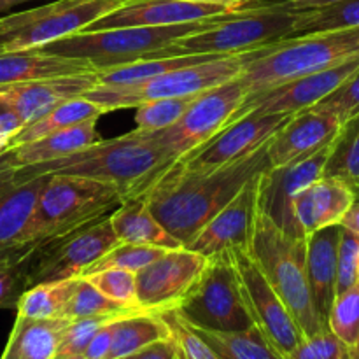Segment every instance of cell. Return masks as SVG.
<instances>
[{
	"label": "cell",
	"instance_id": "obj_1",
	"mask_svg": "<svg viewBox=\"0 0 359 359\" xmlns=\"http://www.w3.org/2000/svg\"><path fill=\"white\" fill-rule=\"evenodd\" d=\"M269 146L270 140L249 156L214 170L174 172L167 168L139 198L186 248L249 179L270 167Z\"/></svg>",
	"mask_w": 359,
	"mask_h": 359
},
{
	"label": "cell",
	"instance_id": "obj_2",
	"mask_svg": "<svg viewBox=\"0 0 359 359\" xmlns=\"http://www.w3.org/2000/svg\"><path fill=\"white\" fill-rule=\"evenodd\" d=\"M175 158L151 132H133L90 144L74 154L44 165L14 168L20 177L77 175L118 188L123 200L142 196L144 191L170 167Z\"/></svg>",
	"mask_w": 359,
	"mask_h": 359
},
{
	"label": "cell",
	"instance_id": "obj_3",
	"mask_svg": "<svg viewBox=\"0 0 359 359\" xmlns=\"http://www.w3.org/2000/svg\"><path fill=\"white\" fill-rule=\"evenodd\" d=\"M359 56V28L291 35L244 55L238 79L249 95Z\"/></svg>",
	"mask_w": 359,
	"mask_h": 359
},
{
	"label": "cell",
	"instance_id": "obj_4",
	"mask_svg": "<svg viewBox=\"0 0 359 359\" xmlns=\"http://www.w3.org/2000/svg\"><path fill=\"white\" fill-rule=\"evenodd\" d=\"M300 13L302 11L291 6L290 0H256L244 9L214 18L212 23L203 30L179 39L167 49L165 56L248 55L294 35V25Z\"/></svg>",
	"mask_w": 359,
	"mask_h": 359
},
{
	"label": "cell",
	"instance_id": "obj_5",
	"mask_svg": "<svg viewBox=\"0 0 359 359\" xmlns=\"http://www.w3.org/2000/svg\"><path fill=\"white\" fill-rule=\"evenodd\" d=\"M249 255L284 302L305 339L328 330L316 309L309 286L305 238L291 237L259 212Z\"/></svg>",
	"mask_w": 359,
	"mask_h": 359
},
{
	"label": "cell",
	"instance_id": "obj_6",
	"mask_svg": "<svg viewBox=\"0 0 359 359\" xmlns=\"http://www.w3.org/2000/svg\"><path fill=\"white\" fill-rule=\"evenodd\" d=\"M212 20L214 18L170 27H123L77 32L42 46L41 51L63 58L83 60L93 70H105L139 60L165 56L174 42L203 30Z\"/></svg>",
	"mask_w": 359,
	"mask_h": 359
},
{
	"label": "cell",
	"instance_id": "obj_7",
	"mask_svg": "<svg viewBox=\"0 0 359 359\" xmlns=\"http://www.w3.org/2000/svg\"><path fill=\"white\" fill-rule=\"evenodd\" d=\"M118 188L77 175H48L35 203L32 221L34 242L72 233L121 205Z\"/></svg>",
	"mask_w": 359,
	"mask_h": 359
},
{
	"label": "cell",
	"instance_id": "obj_8",
	"mask_svg": "<svg viewBox=\"0 0 359 359\" xmlns=\"http://www.w3.org/2000/svg\"><path fill=\"white\" fill-rule=\"evenodd\" d=\"M242 63H244V55L219 56L195 65L170 70L144 83L126 84V86L95 84L83 97L100 105L104 112L135 109L137 105L158 98L196 97L210 88H216L241 76Z\"/></svg>",
	"mask_w": 359,
	"mask_h": 359
},
{
	"label": "cell",
	"instance_id": "obj_9",
	"mask_svg": "<svg viewBox=\"0 0 359 359\" xmlns=\"http://www.w3.org/2000/svg\"><path fill=\"white\" fill-rule=\"evenodd\" d=\"M123 0H55L53 4L0 18V53L41 49L83 32Z\"/></svg>",
	"mask_w": 359,
	"mask_h": 359
},
{
	"label": "cell",
	"instance_id": "obj_10",
	"mask_svg": "<svg viewBox=\"0 0 359 359\" xmlns=\"http://www.w3.org/2000/svg\"><path fill=\"white\" fill-rule=\"evenodd\" d=\"M175 311L193 328L212 332H244L252 328L231 255L207 258L198 280Z\"/></svg>",
	"mask_w": 359,
	"mask_h": 359
},
{
	"label": "cell",
	"instance_id": "obj_11",
	"mask_svg": "<svg viewBox=\"0 0 359 359\" xmlns=\"http://www.w3.org/2000/svg\"><path fill=\"white\" fill-rule=\"evenodd\" d=\"M109 216L72 233L37 242L23 258L28 287L83 277L97 259L119 244Z\"/></svg>",
	"mask_w": 359,
	"mask_h": 359
},
{
	"label": "cell",
	"instance_id": "obj_12",
	"mask_svg": "<svg viewBox=\"0 0 359 359\" xmlns=\"http://www.w3.org/2000/svg\"><path fill=\"white\" fill-rule=\"evenodd\" d=\"M249 91L238 77L196 95L195 100L175 125L161 132H151L158 142L177 160L203 146L238 118Z\"/></svg>",
	"mask_w": 359,
	"mask_h": 359
},
{
	"label": "cell",
	"instance_id": "obj_13",
	"mask_svg": "<svg viewBox=\"0 0 359 359\" xmlns=\"http://www.w3.org/2000/svg\"><path fill=\"white\" fill-rule=\"evenodd\" d=\"M231 259L252 326H256L270 346L286 359L305 339L304 333L276 290L270 286L255 258L249 252H231Z\"/></svg>",
	"mask_w": 359,
	"mask_h": 359
},
{
	"label": "cell",
	"instance_id": "obj_14",
	"mask_svg": "<svg viewBox=\"0 0 359 359\" xmlns=\"http://www.w3.org/2000/svg\"><path fill=\"white\" fill-rule=\"evenodd\" d=\"M291 116L284 112H245L203 146L177 158L168 168L174 172H205L242 160L269 142Z\"/></svg>",
	"mask_w": 359,
	"mask_h": 359
},
{
	"label": "cell",
	"instance_id": "obj_15",
	"mask_svg": "<svg viewBox=\"0 0 359 359\" xmlns=\"http://www.w3.org/2000/svg\"><path fill=\"white\" fill-rule=\"evenodd\" d=\"M207 265L205 256L188 248L168 249L158 259L135 273L137 304L151 314L181 305Z\"/></svg>",
	"mask_w": 359,
	"mask_h": 359
},
{
	"label": "cell",
	"instance_id": "obj_16",
	"mask_svg": "<svg viewBox=\"0 0 359 359\" xmlns=\"http://www.w3.org/2000/svg\"><path fill=\"white\" fill-rule=\"evenodd\" d=\"M259 175L249 179L186 248L205 258L249 252L259 214Z\"/></svg>",
	"mask_w": 359,
	"mask_h": 359
},
{
	"label": "cell",
	"instance_id": "obj_17",
	"mask_svg": "<svg viewBox=\"0 0 359 359\" xmlns=\"http://www.w3.org/2000/svg\"><path fill=\"white\" fill-rule=\"evenodd\" d=\"M335 140V139H333ZM333 142L318 153L283 167H269L259 175V212L291 237H302L293 217L294 196L325 174Z\"/></svg>",
	"mask_w": 359,
	"mask_h": 359
},
{
	"label": "cell",
	"instance_id": "obj_18",
	"mask_svg": "<svg viewBox=\"0 0 359 359\" xmlns=\"http://www.w3.org/2000/svg\"><path fill=\"white\" fill-rule=\"evenodd\" d=\"M358 70L359 56L332 67V69L319 70V72L277 84L269 90L259 91V93L248 95L238 111V118L251 111L269 112V114H277V112L294 114V112L316 107L319 102L325 100L333 91L339 90L347 79H351Z\"/></svg>",
	"mask_w": 359,
	"mask_h": 359
},
{
	"label": "cell",
	"instance_id": "obj_19",
	"mask_svg": "<svg viewBox=\"0 0 359 359\" xmlns=\"http://www.w3.org/2000/svg\"><path fill=\"white\" fill-rule=\"evenodd\" d=\"M48 175L20 177L0 165V259L21 258L37 242L32 238L37 196Z\"/></svg>",
	"mask_w": 359,
	"mask_h": 359
},
{
	"label": "cell",
	"instance_id": "obj_20",
	"mask_svg": "<svg viewBox=\"0 0 359 359\" xmlns=\"http://www.w3.org/2000/svg\"><path fill=\"white\" fill-rule=\"evenodd\" d=\"M244 9V7H242ZM233 7L188 0H123L116 9L104 14L83 32L107 30L123 27H170L205 21L233 13Z\"/></svg>",
	"mask_w": 359,
	"mask_h": 359
},
{
	"label": "cell",
	"instance_id": "obj_21",
	"mask_svg": "<svg viewBox=\"0 0 359 359\" xmlns=\"http://www.w3.org/2000/svg\"><path fill=\"white\" fill-rule=\"evenodd\" d=\"M340 119L319 107L294 112L270 139V167H283L318 153L340 132Z\"/></svg>",
	"mask_w": 359,
	"mask_h": 359
},
{
	"label": "cell",
	"instance_id": "obj_22",
	"mask_svg": "<svg viewBox=\"0 0 359 359\" xmlns=\"http://www.w3.org/2000/svg\"><path fill=\"white\" fill-rule=\"evenodd\" d=\"M95 84H97V72L90 70V72L13 84L0 90V98L16 112L23 126H27L63 102L83 97Z\"/></svg>",
	"mask_w": 359,
	"mask_h": 359
},
{
	"label": "cell",
	"instance_id": "obj_23",
	"mask_svg": "<svg viewBox=\"0 0 359 359\" xmlns=\"http://www.w3.org/2000/svg\"><path fill=\"white\" fill-rule=\"evenodd\" d=\"M354 202V193L344 182L321 177L294 196V223L302 237H307L323 228L340 224Z\"/></svg>",
	"mask_w": 359,
	"mask_h": 359
},
{
	"label": "cell",
	"instance_id": "obj_24",
	"mask_svg": "<svg viewBox=\"0 0 359 359\" xmlns=\"http://www.w3.org/2000/svg\"><path fill=\"white\" fill-rule=\"evenodd\" d=\"M342 226L323 228L305 237V269L316 309L326 323L337 294V255Z\"/></svg>",
	"mask_w": 359,
	"mask_h": 359
},
{
	"label": "cell",
	"instance_id": "obj_25",
	"mask_svg": "<svg viewBox=\"0 0 359 359\" xmlns=\"http://www.w3.org/2000/svg\"><path fill=\"white\" fill-rule=\"evenodd\" d=\"M97 121H86L72 128L20 144L0 154V165L9 168L44 165L74 154L90 144L97 142Z\"/></svg>",
	"mask_w": 359,
	"mask_h": 359
},
{
	"label": "cell",
	"instance_id": "obj_26",
	"mask_svg": "<svg viewBox=\"0 0 359 359\" xmlns=\"http://www.w3.org/2000/svg\"><path fill=\"white\" fill-rule=\"evenodd\" d=\"M90 70L93 69L83 60L49 55L41 49L0 53V90L28 81L70 76Z\"/></svg>",
	"mask_w": 359,
	"mask_h": 359
},
{
	"label": "cell",
	"instance_id": "obj_27",
	"mask_svg": "<svg viewBox=\"0 0 359 359\" xmlns=\"http://www.w3.org/2000/svg\"><path fill=\"white\" fill-rule=\"evenodd\" d=\"M116 238L125 244L154 245L163 249L184 248L149 210L142 198H126L109 216Z\"/></svg>",
	"mask_w": 359,
	"mask_h": 359
},
{
	"label": "cell",
	"instance_id": "obj_28",
	"mask_svg": "<svg viewBox=\"0 0 359 359\" xmlns=\"http://www.w3.org/2000/svg\"><path fill=\"white\" fill-rule=\"evenodd\" d=\"M70 319L20 318L13 326L2 359H55Z\"/></svg>",
	"mask_w": 359,
	"mask_h": 359
},
{
	"label": "cell",
	"instance_id": "obj_29",
	"mask_svg": "<svg viewBox=\"0 0 359 359\" xmlns=\"http://www.w3.org/2000/svg\"><path fill=\"white\" fill-rule=\"evenodd\" d=\"M170 337V326L161 314L132 312L121 316L114 323L112 342L105 359H126Z\"/></svg>",
	"mask_w": 359,
	"mask_h": 359
},
{
	"label": "cell",
	"instance_id": "obj_30",
	"mask_svg": "<svg viewBox=\"0 0 359 359\" xmlns=\"http://www.w3.org/2000/svg\"><path fill=\"white\" fill-rule=\"evenodd\" d=\"M104 109L97 105L95 102L88 100L84 97L70 98V100L63 102L58 107L51 109L35 119L30 125L23 126L16 137L11 142V147L20 146V144L30 142V140L41 139V137L51 135L55 132H62V130L72 128V126L81 125L86 121H98L100 116H104ZM9 147V149H11Z\"/></svg>",
	"mask_w": 359,
	"mask_h": 359
},
{
	"label": "cell",
	"instance_id": "obj_31",
	"mask_svg": "<svg viewBox=\"0 0 359 359\" xmlns=\"http://www.w3.org/2000/svg\"><path fill=\"white\" fill-rule=\"evenodd\" d=\"M219 58L214 55H174V56H154V58L139 60V62L125 63V65L111 67L105 70H95L97 72V84L105 86H126V84L144 83L147 79L161 76L170 70L181 69V67L195 65V63L207 62V60Z\"/></svg>",
	"mask_w": 359,
	"mask_h": 359
},
{
	"label": "cell",
	"instance_id": "obj_32",
	"mask_svg": "<svg viewBox=\"0 0 359 359\" xmlns=\"http://www.w3.org/2000/svg\"><path fill=\"white\" fill-rule=\"evenodd\" d=\"M186 323V321H184ZM188 325V323H186ZM193 328V326H191ZM219 359H284L256 326L244 332H212L193 328Z\"/></svg>",
	"mask_w": 359,
	"mask_h": 359
},
{
	"label": "cell",
	"instance_id": "obj_33",
	"mask_svg": "<svg viewBox=\"0 0 359 359\" xmlns=\"http://www.w3.org/2000/svg\"><path fill=\"white\" fill-rule=\"evenodd\" d=\"M323 177L344 182L359 202V116H354L340 126Z\"/></svg>",
	"mask_w": 359,
	"mask_h": 359
},
{
	"label": "cell",
	"instance_id": "obj_34",
	"mask_svg": "<svg viewBox=\"0 0 359 359\" xmlns=\"http://www.w3.org/2000/svg\"><path fill=\"white\" fill-rule=\"evenodd\" d=\"M76 279L41 283L23 291L16 304L20 318L30 319H60L65 318L67 307L76 290ZM67 319V318H65Z\"/></svg>",
	"mask_w": 359,
	"mask_h": 359
},
{
	"label": "cell",
	"instance_id": "obj_35",
	"mask_svg": "<svg viewBox=\"0 0 359 359\" xmlns=\"http://www.w3.org/2000/svg\"><path fill=\"white\" fill-rule=\"evenodd\" d=\"M347 28H359V0H342L333 6L302 11L294 25V35Z\"/></svg>",
	"mask_w": 359,
	"mask_h": 359
},
{
	"label": "cell",
	"instance_id": "obj_36",
	"mask_svg": "<svg viewBox=\"0 0 359 359\" xmlns=\"http://www.w3.org/2000/svg\"><path fill=\"white\" fill-rule=\"evenodd\" d=\"M330 332L342 340L349 351L359 349V284L342 291L333 300L326 318Z\"/></svg>",
	"mask_w": 359,
	"mask_h": 359
},
{
	"label": "cell",
	"instance_id": "obj_37",
	"mask_svg": "<svg viewBox=\"0 0 359 359\" xmlns=\"http://www.w3.org/2000/svg\"><path fill=\"white\" fill-rule=\"evenodd\" d=\"M132 312L142 311H132V309H126L123 305L116 304L111 298L102 294L84 277H79L72 298L69 302V307H67L65 318L72 321V319L98 318V316H125L132 314Z\"/></svg>",
	"mask_w": 359,
	"mask_h": 359
},
{
	"label": "cell",
	"instance_id": "obj_38",
	"mask_svg": "<svg viewBox=\"0 0 359 359\" xmlns=\"http://www.w3.org/2000/svg\"><path fill=\"white\" fill-rule=\"evenodd\" d=\"M195 97H177V98H158V100L146 102L137 105L135 123L139 132H161L170 128L172 125L182 118Z\"/></svg>",
	"mask_w": 359,
	"mask_h": 359
},
{
	"label": "cell",
	"instance_id": "obj_39",
	"mask_svg": "<svg viewBox=\"0 0 359 359\" xmlns=\"http://www.w3.org/2000/svg\"><path fill=\"white\" fill-rule=\"evenodd\" d=\"M165 251H168V249L154 248V245L125 244V242H119V244H116L111 251L105 252L100 259H97L86 273L98 272V270L105 269H123L128 270V272L137 273L139 270H142L144 266H147L149 263H153L154 259L160 258ZM86 273H84V276H86Z\"/></svg>",
	"mask_w": 359,
	"mask_h": 359
},
{
	"label": "cell",
	"instance_id": "obj_40",
	"mask_svg": "<svg viewBox=\"0 0 359 359\" xmlns=\"http://www.w3.org/2000/svg\"><path fill=\"white\" fill-rule=\"evenodd\" d=\"M83 277L116 304L132 311H140L137 304V283L133 272L123 269H105Z\"/></svg>",
	"mask_w": 359,
	"mask_h": 359
},
{
	"label": "cell",
	"instance_id": "obj_41",
	"mask_svg": "<svg viewBox=\"0 0 359 359\" xmlns=\"http://www.w3.org/2000/svg\"><path fill=\"white\" fill-rule=\"evenodd\" d=\"M116 318H121V316H98V318L72 319V321L69 323V326H67L65 335H63L62 344H60L56 358L63 359L83 356L84 349H86L88 344L91 342L95 333H97L105 323L112 321V319Z\"/></svg>",
	"mask_w": 359,
	"mask_h": 359
},
{
	"label": "cell",
	"instance_id": "obj_42",
	"mask_svg": "<svg viewBox=\"0 0 359 359\" xmlns=\"http://www.w3.org/2000/svg\"><path fill=\"white\" fill-rule=\"evenodd\" d=\"M161 316H163V319L170 326L172 337L177 342L179 353H181L182 359H219L214 354V351L200 339L198 333L191 326L186 325L184 319L179 316L175 309L161 312Z\"/></svg>",
	"mask_w": 359,
	"mask_h": 359
},
{
	"label": "cell",
	"instance_id": "obj_43",
	"mask_svg": "<svg viewBox=\"0 0 359 359\" xmlns=\"http://www.w3.org/2000/svg\"><path fill=\"white\" fill-rule=\"evenodd\" d=\"M286 359H353L351 351L330 330L316 333L300 342Z\"/></svg>",
	"mask_w": 359,
	"mask_h": 359
},
{
	"label": "cell",
	"instance_id": "obj_44",
	"mask_svg": "<svg viewBox=\"0 0 359 359\" xmlns=\"http://www.w3.org/2000/svg\"><path fill=\"white\" fill-rule=\"evenodd\" d=\"M358 259L359 237L342 228L339 242V255H337V294L349 290L351 286L358 283Z\"/></svg>",
	"mask_w": 359,
	"mask_h": 359
},
{
	"label": "cell",
	"instance_id": "obj_45",
	"mask_svg": "<svg viewBox=\"0 0 359 359\" xmlns=\"http://www.w3.org/2000/svg\"><path fill=\"white\" fill-rule=\"evenodd\" d=\"M25 256L0 259V309H16L23 291L28 290L23 269Z\"/></svg>",
	"mask_w": 359,
	"mask_h": 359
},
{
	"label": "cell",
	"instance_id": "obj_46",
	"mask_svg": "<svg viewBox=\"0 0 359 359\" xmlns=\"http://www.w3.org/2000/svg\"><path fill=\"white\" fill-rule=\"evenodd\" d=\"M316 107L332 112L333 116L340 119V123H346L354 116H359V70L339 90H335L330 97L319 102Z\"/></svg>",
	"mask_w": 359,
	"mask_h": 359
},
{
	"label": "cell",
	"instance_id": "obj_47",
	"mask_svg": "<svg viewBox=\"0 0 359 359\" xmlns=\"http://www.w3.org/2000/svg\"><path fill=\"white\" fill-rule=\"evenodd\" d=\"M23 128V123L18 118L16 112L0 98V154L6 153L11 147L14 137Z\"/></svg>",
	"mask_w": 359,
	"mask_h": 359
},
{
	"label": "cell",
	"instance_id": "obj_48",
	"mask_svg": "<svg viewBox=\"0 0 359 359\" xmlns=\"http://www.w3.org/2000/svg\"><path fill=\"white\" fill-rule=\"evenodd\" d=\"M116 319L105 323V325L95 333L91 342L88 344V347L84 349L83 353L84 359H105V356H107L109 353V347H111V342H112V333H114Z\"/></svg>",
	"mask_w": 359,
	"mask_h": 359
},
{
	"label": "cell",
	"instance_id": "obj_49",
	"mask_svg": "<svg viewBox=\"0 0 359 359\" xmlns=\"http://www.w3.org/2000/svg\"><path fill=\"white\" fill-rule=\"evenodd\" d=\"M126 359H182L181 353H179L177 342L174 337L170 339L160 340V342L153 344L147 349L140 351V353L133 354V356Z\"/></svg>",
	"mask_w": 359,
	"mask_h": 359
},
{
	"label": "cell",
	"instance_id": "obj_50",
	"mask_svg": "<svg viewBox=\"0 0 359 359\" xmlns=\"http://www.w3.org/2000/svg\"><path fill=\"white\" fill-rule=\"evenodd\" d=\"M340 226H342L344 230L351 231V233L358 235L359 237V202H354L353 207L347 210L344 219L340 221Z\"/></svg>",
	"mask_w": 359,
	"mask_h": 359
},
{
	"label": "cell",
	"instance_id": "obj_51",
	"mask_svg": "<svg viewBox=\"0 0 359 359\" xmlns=\"http://www.w3.org/2000/svg\"><path fill=\"white\" fill-rule=\"evenodd\" d=\"M342 0H290L291 6L298 11H307V9H319V7L333 6Z\"/></svg>",
	"mask_w": 359,
	"mask_h": 359
},
{
	"label": "cell",
	"instance_id": "obj_52",
	"mask_svg": "<svg viewBox=\"0 0 359 359\" xmlns=\"http://www.w3.org/2000/svg\"><path fill=\"white\" fill-rule=\"evenodd\" d=\"M188 2L214 4V6H226V7H233V9H242V7H248L251 6V4H255L256 0H188Z\"/></svg>",
	"mask_w": 359,
	"mask_h": 359
},
{
	"label": "cell",
	"instance_id": "obj_53",
	"mask_svg": "<svg viewBox=\"0 0 359 359\" xmlns=\"http://www.w3.org/2000/svg\"><path fill=\"white\" fill-rule=\"evenodd\" d=\"M27 2H34V0H0V13L9 11L13 9V7L20 6V4H27Z\"/></svg>",
	"mask_w": 359,
	"mask_h": 359
},
{
	"label": "cell",
	"instance_id": "obj_54",
	"mask_svg": "<svg viewBox=\"0 0 359 359\" xmlns=\"http://www.w3.org/2000/svg\"><path fill=\"white\" fill-rule=\"evenodd\" d=\"M351 358H353V359H359V349L351 351Z\"/></svg>",
	"mask_w": 359,
	"mask_h": 359
},
{
	"label": "cell",
	"instance_id": "obj_55",
	"mask_svg": "<svg viewBox=\"0 0 359 359\" xmlns=\"http://www.w3.org/2000/svg\"><path fill=\"white\" fill-rule=\"evenodd\" d=\"M56 359H60V358H56ZM63 359H84L83 356H74V358H63Z\"/></svg>",
	"mask_w": 359,
	"mask_h": 359
},
{
	"label": "cell",
	"instance_id": "obj_56",
	"mask_svg": "<svg viewBox=\"0 0 359 359\" xmlns=\"http://www.w3.org/2000/svg\"><path fill=\"white\" fill-rule=\"evenodd\" d=\"M358 284H359V259H358Z\"/></svg>",
	"mask_w": 359,
	"mask_h": 359
},
{
	"label": "cell",
	"instance_id": "obj_57",
	"mask_svg": "<svg viewBox=\"0 0 359 359\" xmlns=\"http://www.w3.org/2000/svg\"><path fill=\"white\" fill-rule=\"evenodd\" d=\"M0 359H2V358H0Z\"/></svg>",
	"mask_w": 359,
	"mask_h": 359
},
{
	"label": "cell",
	"instance_id": "obj_58",
	"mask_svg": "<svg viewBox=\"0 0 359 359\" xmlns=\"http://www.w3.org/2000/svg\"><path fill=\"white\" fill-rule=\"evenodd\" d=\"M55 359H56V358H55Z\"/></svg>",
	"mask_w": 359,
	"mask_h": 359
}]
</instances>
